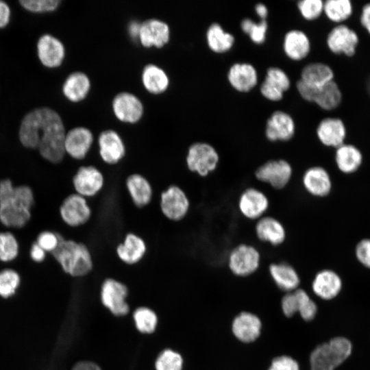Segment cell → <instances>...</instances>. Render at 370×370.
I'll return each instance as SVG.
<instances>
[{
	"label": "cell",
	"instance_id": "36",
	"mask_svg": "<svg viewBox=\"0 0 370 370\" xmlns=\"http://www.w3.org/2000/svg\"><path fill=\"white\" fill-rule=\"evenodd\" d=\"M206 39L209 49L219 54L230 51L235 42L234 36L217 23H213L208 27Z\"/></svg>",
	"mask_w": 370,
	"mask_h": 370
},
{
	"label": "cell",
	"instance_id": "40",
	"mask_svg": "<svg viewBox=\"0 0 370 370\" xmlns=\"http://www.w3.org/2000/svg\"><path fill=\"white\" fill-rule=\"evenodd\" d=\"M134 319L137 329L142 333H152L157 324V317L148 308L140 307L134 312Z\"/></svg>",
	"mask_w": 370,
	"mask_h": 370
},
{
	"label": "cell",
	"instance_id": "16",
	"mask_svg": "<svg viewBox=\"0 0 370 370\" xmlns=\"http://www.w3.org/2000/svg\"><path fill=\"white\" fill-rule=\"evenodd\" d=\"M291 86V80L286 73L277 66L269 67L264 79L260 86L261 95L271 101H279L282 99L284 93Z\"/></svg>",
	"mask_w": 370,
	"mask_h": 370
},
{
	"label": "cell",
	"instance_id": "10",
	"mask_svg": "<svg viewBox=\"0 0 370 370\" xmlns=\"http://www.w3.org/2000/svg\"><path fill=\"white\" fill-rule=\"evenodd\" d=\"M358 42L355 31L345 24L335 25L325 38L327 48L332 53L347 57L354 55Z\"/></svg>",
	"mask_w": 370,
	"mask_h": 370
},
{
	"label": "cell",
	"instance_id": "23",
	"mask_svg": "<svg viewBox=\"0 0 370 370\" xmlns=\"http://www.w3.org/2000/svg\"><path fill=\"white\" fill-rule=\"evenodd\" d=\"M169 38L170 29L165 22L151 18L141 23L138 40L143 47L161 48Z\"/></svg>",
	"mask_w": 370,
	"mask_h": 370
},
{
	"label": "cell",
	"instance_id": "18",
	"mask_svg": "<svg viewBox=\"0 0 370 370\" xmlns=\"http://www.w3.org/2000/svg\"><path fill=\"white\" fill-rule=\"evenodd\" d=\"M112 110L119 121L134 123L141 119L144 109L142 102L136 95L122 92L113 99Z\"/></svg>",
	"mask_w": 370,
	"mask_h": 370
},
{
	"label": "cell",
	"instance_id": "37",
	"mask_svg": "<svg viewBox=\"0 0 370 370\" xmlns=\"http://www.w3.org/2000/svg\"><path fill=\"white\" fill-rule=\"evenodd\" d=\"M142 82L145 88L152 94L164 92L169 85V79L165 71L153 64L144 67L142 72Z\"/></svg>",
	"mask_w": 370,
	"mask_h": 370
},
{
	"label": "cell",
	"instance_id": "44",
	"mask_svg": "<svg viewBox=\"0 0 370 370\" xmlns=\"http://www.w3.org/2000/svg\"><path fill=\"white\" fill-rule=\"evenodd\" d=\"M182 358L171 349H165L158 356L156 361V370H182Z\"/></svg>",
	"mask_w": 370,
	"mask_h": 370
},
{
	"label": "cell",
	"instance_id": "9",
	"mask_svg": "<svg viewBox=\"0 0 370 370\" xmlns=\"http://www.w3.org/2000/svg\"><path fill=\"white\" fill-rule=\"evenodd\" d=\"M75 193L88 199L97 195L103 188V173L93 165L81 166L73 177Z\"/></svg>",
	"mask_w": 370,
	"mask_h": 370
},
{
	"label": "cell",
	"instance_id": "4",
	"mask_svg": "<svg viewBox=\"0 0 370 370\" xmlns=\"http://www.w3.org/2000/svg\"><path fill=\"white\" fill-rule=\"evenodd\" d=\"M352 350L351 342L343 336L323 342L310 355V370H337L349 357Z\"/></svg>",
	"mask_w": 370,
	"mask_h": 370
},
{
	"label": "cell",
	"instance_id": "19",
	"mask_svg": "<svg viewBox=\"0 0 370 370\" xmlns=\"http://www.w3.org/2000/svg\"><path fill=\"white\" fill-rule=\"evenodd\" d=\"M98 145L100 158L107 164H118L125 156V144L114 130L103 131L98 137Z\"/></svg>",
	"mask_w": 370,
	"mask_h": 370
},
{
	"label": "cell",
	"instance_id": "22",
	"mask_svg": "<svg viewBox=\"0 0 370 370\" xmlns=\"http://www.w3.org/2000/svg\"><path fill=\"white\" fill-rule=\"evenodd\" d=\"M269 201L267 195L255 188H248L241 195L238 209L249 219H259L269 208Z\"/></svg>",
	"mask_w": 370,
	"mask_h": 370
},
{
	"label": "cell",
	"instance_id": "13",
	"mask_svg": "<svg viewBox=\"0 0 370 370\" xmlns=\"http://www.w3.org/2000/svg\"><path fill=\"white\" fill-rule=\"evenodd\" d=\"M282 309L285 316L291 317L296 312H299L301 318L306 321L312 320L318 312L316 303L304 290L299 288L289 292L283 297Z\"/></svg>",
	"mask_w": 370,
	"mask_h": 370
},
{
	"label": "cell",
	"instance_id": "24",
	"mask_svg": "<svg viewBox=\"0 0 370 370\" xmlns=\"http://www.w3.org/2000/svg\"><path fill=\"white\" fill-rule=\"evenodd\" d=\"M227 78L230 86L240 92H247L258 84V77L256 68L247 62H237L229 69Z\"/></svg>",
	"mask_w": 370,
	"mask_h": 370
},
{
	"label": "cell",
	"instance_id": "34",
	"mask_svg": "<svg viewBox=\"0 0 370 370\" xmlns=\"http://www.w3.org/2000/svg\"><path fill=\"white\" fill-rule=\"evenodd\" d=\"M269 273L275 284L288 293L297 289L300 279L296 270L286 262L273 263Z\"/></svg>",
	"mask_w": 370,
	"mask_h": 370
},
{
	"label": "cell",
	"instance_id": "8",
	"mask_svg": "<svg viewBox=\"0 0 370 370\" xmlns=\"http://www.w3.org/2000/svg\"><path fill=\"white\" fill-rule=\"evenodd\" d=\"M59 211L62 220L71 227L87 223L92 217V209L88 199L75 193L64 198Z\"/></svg>",
	"mask_w": 370,
	"mask_h": 370
},
{
	"label": "cell",
	"instance_id": "2",
	"mask_svg": "<svg viewBox=\"0 0 370 370\" xmlns=\"http://www.w3.org/2000/svg\"><path fill=\"white\" fill-rule=\"evenodd\" d=\"M34 202V194L28 186H14L9 179L0 181V221L5 226H25L31 218Z\"/></svg>",
	"mask_w": 370,
	"mask_h": 370
},
{
	"label": "cell",
	"instance_id": "27",
	"mask_svg": "<svg viewBox=\"0 0 370 370\" xmlns=\"http://www.w3.org/2000/svg\"><path fill=\"white\" fill-rule=\"evenodd\" d=\"M147 250V244L141 236L134 232H128L122 242L116 245V254L123 262L134 264L144 258Z\"/></svg>",
	"mask_w": 370,
	"mask_h": 370
},
{
	"label": "cell",
	"instance_id": "39",
	"mask_svg": "<svg viewBox=\"0 0 370 370\" xmlns=\"http://www.w3.org/2000/svg\"><path fill=\"white\" fill-rule=\"evenodd\" d=\"M241 29L254 43L261 45L267 38L268 23L266 20H260L257 23L251 18H245L241 22Z\"/></svg>",
	"mask_w": 370,
	"mask_h": 370
},
{
	"label": "cell",
	"instance_id": "43",
	"mask_svg": "<svg viewBox=\"0 0 370 370\" xmlns=\"http://www.w3.org/2000/svg\"><path fill=\"white\" fill-rule=\"evenodd\" d=\"M297 6L301 16L308 21L318 20L323 14L322 0H301L297 2Z\"/></svg>",
	"mask_w": 370,
	"mask_h": 370
},
{
	"label": "cell",
	"instance_id": "54",
	"mask_svg": "<svg viewBox=\"0 0 370 370\" xmlns=\"http://www.w3.org/2000/svg\"><path fill=\"white\" fill-rule=\"evenodd\" d=\"M255 12L260 20H266V18L268 16V9L264 4L261 3L256 4L255 6Z\"/></svg>",
	"mask_w": 370,
	"mask_h": 370
},
{
	"label": "cell",
	"instance_id": "5",
	"mask_svg": "<svg viewBox=\"0 0 370 370\" xmlns=\"http://www.w3.org/2000/svg\"><path fill=\"white\" fill-rule=\"evenodd\" d=\"M296 88L302 99L314 103L323 111L330 112L336 109L342 101L341 91L334 80L321 87L312 88L299 79Z\"/></svg>",
	"mask_w": 370,
	"mask_h": 370
},
{
	"label": "cell",
	"instance_id": "6",
	"mask_svg": "<svg viewBox=\"0 0 370 370\" xmlns=\"http://www.w3.org/2000/svg\"><path fill=\"white\" fill-rule=\"evenodd\" d=\"M219 156L209 143L197 142L188 149L186 163L188 169L201 177H206L217 167Z\"/></svg>",
	"mask_w": 370,
	"mask_h": 370
},
{
	"label": "cell",
	"instance_id": "7",
	"mask_svg": "<svg viewBox=\"0 0 370 370\" xmlns=\"http://www.w3.org/2000/svg\"><path fill=\"white\" fill-rule=\"evenodd\" d=\"M190 200L179 186L171 184L160 195V208L167 219L177 222L186 217L190 210Z\"/></svg>",
	"mask_w": 370,
	"mask_h": 370
},
{
	"label": "cell",
	"instance_id": "46",
	"mask_svg": "<svg viewBox=\"0 0 370 370\" xmlns=\"http://www.w3.org/2000/svg\"><path fill=\"white\" fill-rule=\"evenodd\" d=\"M61 235L50 231H44L37 237L36 243L46 252L51 254L58 247Z\"/></svg>",
	"mask_w": 370,
	"mask_h": 370
},
{
	"label": "cell",
	"instance_id": "47",
	"mask_svg": "<svg viewBox=\"0 0 370 370\" xmlns=\"http://www.w3.org/2000/svg\"><path fill=\"white\" fill-rule=\"evenodd\" d=\"M355 256L360 264L370 269V239H362L356 245Z\"/></svg>",
	"mask_w": 370,
	"mask_h": 370
},
{
	"label": "cell",
	"instance_id": "3",
	"mask_svg": "<svg viewBox=\"0 0 370 370\" xmlns=\"http://www.w3.org/2000/svg\"><path fill=\"white\" fill-rule=\"evenodd\" d=\"M62 270L73 277H82L93 268L92 254L86 245L62 235L56 249L51 253Z\"/></svg>",
	"mask_w": 370,
	"mask_h": 370
},
{
	"label": "cell",
	"instance_id": "51",
	"mask_svg": "<svg viewBox=\"0 0 370 370\" xmlns=\"http://www.w3.org/2000/svg\"><path fill=\"white\" fill-rule=\"evenodd\" d=\"M46 251L41 248L36 243H34L30 249V256L32 259L36 262H40L44 260L46 256Z\"/></svg>",
	"mask_w": 370,
	"mask_h": 370
},
{
	"label": "cell",
	"instance_id": "41",
	"mask_svg": "<svg viewBox=\"0 0 370 370\" xmlns=\"http://www.w3.org/2000/svg\"><path fill=\"white\" fill-rule=\"evenodd\" d=\"M18 254V243L10 232H0V260L10 262L14 260Z\"/></svg>",
	"mask_w": 370,
	"mask_h": 370
},
{
	"label": "cell",
	"instance_id": "26",
	"mask_svg": "<svg viewBox=\"0 0 370 370\" xmlns=\"http://www.w3.org/2000/svg\"><path fill=\"white\" fill-rule=\"evenodd\" d=\"M37 51L40 61L48 68L60 66L65 56L62 42L50 34L42 35L39 38L37 43Z\"/></svg>",
	"mask_w": 370,
	"mask_h": 370
},
{
	"label": "cell",
	"instance_id": "53",
	"mask_svg": "<svg viewBox=\"0 0 370 370\" xmlns=\"http://www.w3.org/2000/svg\"><path fill=\"white\" fill-rule=\"evenodd\" d=\"M141 23L132 21L128 25V32L133 39H138Z\"/></svg>",
	"mask_w": 370,
	"mask_h": 370
},
{
	"label": "cell",
	"instance_id": "17",
	"mask_svg": "<svg viewBox=\"0 0 370 370\" xmlns=\"http://www.w3.org/2000/svg\"><path fill=\"white\" fill-rule=\"evenodd\" d=\"M295 132V121L293 117L284 111L273 112L267 121L265 136L269 141H288L293 137Z\"/></svg>",
	"mask_w": 370,
	"mask_h": 370
},
{
	"label": "cell",
	"instance_id": "11",
	"mask_svg": "<svg viewBox=\"0 0 370 370\" xmlns=\"http://www.w3.org/2000/svg\"><path fill=\"white\" fill-rule=\"evenodd\" d=\"M260 254L254 246L241 244L235 247L228 257V266L231 271L238 276H247L259 267Z\"/></svg>",
	"mask_w": 370,
	"mask_h": 370
},
{
	"label": "cell",
	"instance_id": "38",
	"mask_svg": "<svg viewBox=\"0 0 370 370\" xmlns=\"http://www.w3.org/2000/svg\"><path fill=\"white\" fill-rule=\"evenodd\" d=\"M353 8L351 0L323 1V15L335 25L344 24L352 16Z\"/></svg>",
	"mask_w": 370,
	"mask_h": 370
},
{
	"label": "cell",
	"instance_id": "35",
	"mask_svg": "<svg viewBox=\"0 0 370 370\" xmlns=\"http://www.w3.org/2000/svg\"><path fill=\"white\" fill-rule=\"evenodd\" d=\"M90 88L88 77L82 72L70 74L62 86L64 95L72 102H79L86 98Z\"/></svg>",
	"mask_w": 370,
	"mask_h": 370
},
{
	"label": "cell",
	"instance_id": "48",
	"mask_svg": "<svg viewBox=\"0 0 370 370\" xmlns=\"http://www.w3.org/2000/svg\"><path fill=\"white\" fill-rule=\"evenodd\" d=\"M268 370H299L297 362L288 356L274 358Z\"/></svg>",
	"mask_w": 370,
	"mask_h": 370
},
{
	"label": "cell",
	"instance_id": "14",
	"mask_svg": "<svg viewBox=\"0 0 370 370\" xmlns=\"http://www.w3.org/2000/svg\"><path fill=\"white\" fill-rule=\"evenodd\" d=\"M127 295L126 286L112 278L106 279L101 286V299L103 304L116 316L128 313L129 306L125 302Z\"/></svg>",
	"mask_w": 370,
	"mask_h": 370
},
{
	"label": "cell",
	"instance_id": "1",
	"mask_svg": "<svg viewBox=\"0 0 370 370\" xmlns=\"http://www.w3.org/2000/svg\"><path fill=\"white\" fill-rule=\"evenodd\" d=\"M66 134L58 113L51 108L42 107L23 117L18 137L25 147L38 149L44 159L56 164L64 157Z\"/></svg>",
	"mask_w": 370,
	"mask_h": 370
},
{
	"label": "cell",
	"instance_id": "31",
	"mask_svg": "<svg viewBox=\"0 0 370 370\" xmlns=\"http://www.w3.org/2000/svg\"><path fill=\"white\" fill-rule=\"evenodd\" d=\"M257 237L272 245H279L286 239V230L282 223L272 217H262L256 225Z\"/></svg>",
	"mask_w": 370,
	"mask_h": 370
},
{
	"label": "cell",
	"instance_id": "28",
	"mask_svg": "<svg viewBox=\"0 0 370 370\" xmlns=\"http://www.w3.org/2000/svg\"><path fill=\"white\" fill-rule=\"evenodd\" d=\"M125 186L136 207L143 208L151 203L153 194V187L148 179L142 174H130L126 178Z\"/></svg>",
	"mask_w": 370,
	"mask_h": 370
},
{
	"label": "cell",
	"instance_id": "25",
	"mask_svg": "<svg viewBox=\"0 0 370 370\" xmlns=\"http://www.w3.org/2000/svg\"><path fill=\"white\" fill-rule=\"evenodd\" d=\"M302 183L306 191L316 197L328 196L332 188L330 173L321 166H314L306 169L303 175Z\"/></svg>",
	"mask_w": 370,
	"mask_h": 370
},
{
	"label": "cell",
	"instance_id": "12",
	"mask_svg": "<svg viewBox=\"0 0 370 370\" xmlns=\"http://www.w3.org/2000/svg\"><path fill=\"white\" fill-rule=\"evenodd\" d=\"M293 169L285 160H271L259 166L255 172L256 177L275 189L284 188L290 182Z\"/></svg>",
	"mask_w": 370,
	"mask_h": 370
},
{
	"label": "cell",
	"instance_id": "45",
	"mask_svg": "<svg viewBox=\"0 0 370 370\" xmlns=\"http://www.w3.org/2000/svg\"><path fill=\"white\" fill-rule=\"evenodd\" d=\"M20 4L27 11L45 13L56 10L60 4L59 0H21Z\"/></svg>",
	"mask_w": 370,
	"mask_h": 370
},
{
	"label": "cell",
	"instance_id": "32",
	"mask_svg": "<svg viewBox=\"0 0 370 370\" xmlns=\"http://www.w3.org/2000/svg\"><path fill=\"white\" fill-rule=\"evenodd\" d=\"M334 72L327 64L316 61L308 63L301 70L300 79L312 88H319L334 80Z\"/></svg>",
	"mask_w": 370,
	"mask_h": 370
},
{
	"label": "cell",
	"instance_id": "29",
	"mask_svg": "<svg viewBox=\"0 0 370 370\" xmlns=\"http://www.w3.org/2000/svg\"><path fill=\"white\" fill-rule=\"evenodd\" d=\"M262 323L255 314L243 312L233 320L232 330L234 336L241 342L251 343L260 334Z\"/></svg>",
	"mask_w": 370,
	"mask_h": 370
},
{
	"label": "cell",
	"instance_id": "21",
	"mask_svg": "<svg viewBox=\"0 0 370 370\" xmlns=\"http://www.w3.org/2000/svg\"><path fill=\"white\" fill-rule=\"evenodd\" d=\"M94 138L91 131L84 127H77L66 134L65 153L75 160H83L88 153Z\"/></svg>",
	"mask_w": 370,
	"mask_h": 370
},
{
	"label": "cell",
	"instance_id": "52",
	"mask_svg": "<svg viewBox=\"0 0 370 370\" xmlns=\"http://www.w3.org/2000/svg\"><path fill=\"white\" fill-rule=\"evenodd\" d=\"M72 370H101V369L94 362L82 361L76 363Z\"/></svg>",
	"mask_w": 370,
	"mask_h": 370
},
{
	"label": "cell",
	"instance_id": "50",
	"mask_svg": "<svg viewBox=\"0 0 370 370\" xmlns=\"http://www.w3.org/2000/svg\"><path fill=\"white\" fill-rule=\"evenodd\" d=\"M10 18V9L8 5L0 1V28L5 27L9 23Z\"/></svg>",
	"mask_w": 370,
	"mask_h": 370
},
{
	"label": "cell",
	"instance_id": "20",
	"mask_svg": "<svg viewBox=\"0 0 370 370\" xmlns=\"http://www.w3.org/2000/svg\"><path fill=\"white\" fill-rule=\"evenodd\" d=\"M343 282L339 275L330 269L320 270L314 277L312 289L321 299L330 301L341 293Z\"/></svg>",
	"mask_w": 370,
	"mask_h": 370
},
{
	"label": "cell",
	"instance_id": "42",
	"mask_svg": "<svg viewBox=\"0 0 370 370\" xmlns=\"http://www.w3.org/2000/svg\"><path fill=\"white\" fill-rule=\"evenodd\" d=\"M20 284L18 273L11 269L0 271V295L3 297L12 296Z\"/></svg>",
	"mask_w": 370,
	"mask_h": 370
},
{
	"label": "cell",
	"instance_id": "15",
	"mask_svg": "<svg viewBox=\"0 0 370 370\" xmlns=\"http://www.w3.org/2000/svg\"><path fill=\"white\" fill-rule=\"evenodd\" d=\"M315 134L319 142L323 147L336 149L344 144L346 128L340 119L326 116L318 122Z\"/></svg>",
	"mask_w": 370,
	"mask_h": 370
},
{
	"label": "cell",
	"instance_id": "30",
	"mask_svg": "<svg viewBox=\"0 0 370 370\" xmlns=\"http://www.w3.org/2000/svg\"><path fill=\"white\" fill-rule=\"evenodd\" d=\"M283 51L291 60L300 61L306 58L311 50V42L308 36L299 29L287 32L282 42Z\"/></svg>",
	"mask_w": 370,
	"mask_h": 370
},
{
	"label": "cell",
	"instance_id": "33",
	"mask_svg": "<svg viewBox=\"0 0 370 370\" xmlns=\"http://www.w3.org/2000/svg\"><path fill=\"white\" fill-rule=\"evenodd\" d=\"M334 163L337 169L343 174L355 173L362 162L360 150L350 144H343L334 150Z\"/></svg>",
	"mask_w": 370,
	"mask_h": 370
},
{
	"label": "cell",
	"instance_id": "49",
	"mask_svg": "<svg viewBox=\"0 0 370 370\" xmlns=\"http://www.w3.org/2000/svg\"><path fill=\"white\" fill-rule=\"evenodd\" d=\"M360 23L361 26L370 35V0H367L362 8Z\"/></svg>",
	"mask_w": 370,
	"mask_h": 370
}]
</instances>
